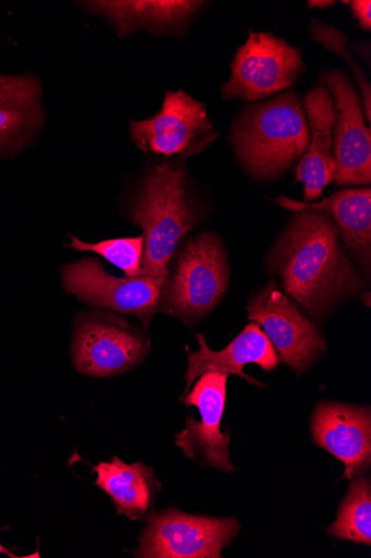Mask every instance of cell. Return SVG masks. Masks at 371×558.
Listing matches in <instances>:
<instances>
[{
	"label": "cell",
	"mask_w": 371,
	"mask_h": 558,
	"mask_svg": "<svg viewBox=\"0 0 371 558\" xmlns=\"http://www.w3.org/2000/svg\"><path fill=\"white\" fill-rule=\"evenodd\" d=\"M308 4H309L310 9H314V8L324 9V8H330V7L334 5L335 2H329V0H326V2H324V0H322V2H317V0H312V2H309Z\"/></svg>",
	"instance_id": "24"
},
{
	"label": "cell",
	"mask_w": 371,
	"mask_h": 558,
	"mask_svg": "<svg viewBox=\"0 0 371 558\" xmlns=\"http://www.w3.org/2000/svg\"><path fill=\"white\" fill-rule=\"evenodd\" d=\"M88 11L108 19L120 35L137 29L171 31L186 22L203 2L187 0H116V2H85Z\"/></svg>",
	"instance_id": "18"
},
{
	"label": "cell",
	"mask_w": 371,
	"mask_h": 558,
	"mask_svg": "<svg viewBox=\"0 0 371 558\" xmlns=\"http://www.w3.org/2000/svg\"><path fill=\"white\" fill-rule=\"evenodd\" d=\"M313 442L344 466L343 480H353L371 466V413L366 405L321 400L311 417Z\"/></svg>",
	"instance_id": "13"
},
{
	"label": "cell",
	"mask_w": 371,
	"mask_h": 558,
	"mask_svg": "<svg viewBox=\"0 0 371 558\" xmlns=\"http://www.w3.org/2000/svg\"><path fill=\"white\" fill-rule=\"evenodd\" d=\"M332 95L334 180L339 185H364L371 181V134L366 125L360 97L350 80L338 71L321 74Z\"/></svg>",
	"instance_id": "10"
},
{
	"label": "cell",
	"mask_w": 371,
	"mask_h": 558,
	"mask_svg": "<svg viewBox=\"0 0 371 558\" xmlns=\"http://www.w3.org/2000/svg\"><path fill=\"white\" fill-rule=\"evenodd\" d=\"M279 205L287 210L324 211L334 218V222L347 246L364 263L370 260L371 244V191L349 189L333 194L320 203L299 202L287 196L276 198Z\"/></svg>",
	"instance_id": "17"
},
{
	"label": "cell",
	"mask_w": 371,
	"mask_h": 558,
	"mask_svg": "<svg viewBox=\"0 0 371 558\" xmlns=\"http://www.w3.org/2000/svg\"><path fill=\"white\" fill-rule=\"evenodd\" d=\"M348 4L354 17L358 21L359 26L364 31L371 28V2L370 0H354V2H345Z\"/></svg>",
	"instance_id": "23"
},
{
	"label": "cell",
	"mask_w": 371,
	"mask_h": 558,
	"mask_svg": "<svg viewBox=\"0 0 371 558\" xmlns=\"http://www.w3.org/2000/svg\"><path fill=\"white\" fill-rule=\"evenodd\" d=\"M70 236L72 239L71 247L82 252L97 253V255L123 270L127 278L139 276L145 245L143 235L104 240L98 243H87L75 235Z\"/></svg>",
	"instance_id": "21"
},
{
	"label": "cell",
	"mask_w": 371,
	"mask_h": 558,
	"mask_svg": "<svg viewBox=\"0 0 371 558\" xmlns=\"http://www.w3.org/2000/svg\"><path fill=\"white\" fill-rule=\"evenodd\" d=\"M235 518L215 519L170 509L153 513L134 553L143 558H221L240 532Z\"/></svg>",
	"instance_id": "5"
},
{
	"label": "cell",
	"mask_w": 371,
	"mask_h": 558,
	"mask_svg": "<svg viewBox=\"0 0 371 558\" xmlns=\"http://www.w3.org/2000/svg\"><path fill=\"white\" fill-rule=\"evenodd\" d=\"M187 191L182 168L165 163L146 177L133 207V221L143 229L145 242L139 276L168 281V266L196 222Z\"/></svg>",
	"instance_id": "3"
},
{
	"label": "cell",
	"mask_w": 371,
	"mask_h": 558,
	"mask_svg": "<svg viewBox=\"0 0 371 558\" xmlns=\"http://www.w3.org/2000/svg\"><path fill=\"white\" fill-rule=\"evenodd\" d=\"M0 554H5L12 558L23 557V556H17V555L13 554L11 550H9L7 547H4L2 543H0Z\"/></svg>",
	"instance_id": "25"
},
{
	"label": "cell",
	"mask_w": 371,
	"mask_h": 558,
	"mask_svg": "<svg viewBox=\"0 0 371 558\" xmlns=\"http://www.w3.org/2000/svg\"><path fill=\"white\" fill-rule=\"evenodd\" d=\"M310 132L304 101L293 92L247 109L233 125V142L245 168L274 178L305 155Z\"/></svg>",
	"instance_id": "2"
},
{
	"label": "cell",
	"mask_w": 371,
	"mask_h": 558,
	"mask_svg": "<svg viewBox=\"0 0 371 558\" xmlns=\"http://www.w3.org/2000/svg\"><path fill=\"white\" fill-rule=\"evenodd\" d=\"M327 534L338 539L371 545V483L366 474L351 480L337 519Z\"/></svg>",
	"instance_id": "20"
},
{
	"label": "cell",
	"mask_w": 371,
	"mask_h": 558,
	"mask_svg": "<svg viewBox=\"0 0 371 558\" xmlns=\"http://www.w3.org/2000/svg\"><path fill=\"white\" fill-rule=\"evenodd\" d=\"M132 140L145 154L196 156L218 137L206 107L183 90L168 92L161 112L131 123Z\"/></svg>",
	"instance_id": "7"
},
{
	"label": "cell",
	"mask_w": 371,
	"mask_h": 558,
	"mask_svg": "<svg viewBox=\"0 0 371 558\" xmlns=\"http://www.w3.org/2000/svg\"><path fill=\"white\" fill-rule=\"evenodd\" d=\"M65 289L92 307L136 316L148 327L159 310L165 281L148 276L118 278L104 271L94 258L65 266Z\"/></svg>",
	"instance_id": "8"
},
{
	"label": "cell",
	"mask_w": 371,
	"mask_h": 558,
	"mask_svg": "<svg viewBox=\"0 0 371 558\" xmlns=\"http://www.w3.org/2000/svg\"><path fill=\"white\" fill-rule=\"evenodd\" d=\"M228 376L221 372L201 375L189 393L184 397L186 405H195L200 413V422L191 416L186 418V428L175 436L186 459L200 462L225 473L235 472L231 461V433L221 429L225 411Z\"/></svg>",
	"instance_id": "11"
},
{
	"label": "cell",
	"mask_w": 371,
	"mask_h": 558,
	"mask_svg": "<svg viewBox=\"0 0 371 558\" xmlns=\"http://www.w3.org/2000/svg\"><path fill=\"white\" fill-rule=\"evenodd\" d=\"M92 471L97 474L96 485L114 500L118 515L132 521L149 519L156 494L162 487L152 469L141 462L129 465L114 458L111 463H99Z\"/></svg>",
	"instance_id": "19"
},
{
	"label": "cell",
	"mask_w": 371,
	"mask_h": 558,
	"mask_svg": "<svg viewBox=\"0 0 371 558\" xmlns=\"http://www.w3.org/2000/svg\"><path fill=\"white\" fill-rule=\"evenodd\" d=\"M149 340L114 318L91 317L76 329L74 365L81 374L106 378L124 374L146 359Z\"/></svg>",
	"instance_id": "12"
},
{
	"label": "cell",
	"mask_w": 371,
	"mask_h": 558,
	"mask_svg": "<svg viewBox=\"0 0 371 558\" xmlns=\"http://www.w3.org/2000/svg\"><path fill=\"white\" fill-rule=\"evenodd\" d=\"M230 281L224 245L213 233H202L184 248L174 275L168 279L159 310L190 326L213 311Z\"/></svg>",
	"instance_id": "4"
},
{
	"label": "cell",
	"mask_w": 371,
	"mask_h": 558,
	"mask_svg": "<svg viewBox=\"0 0 371 558\" xmlns=\"http://www.w3.org/2000/svg\"><path fill=\"white\" fill-rule=\"evenodd\" d=\"M310 132L309 145L296 169V182L304 184V198L316 199L334 181L333 126L335 111L333 98L323 85L310 89L304 101Z\"/></svg>",
	"instance_id": "15"
},
{
	"label": "cell",
	"mask_w": 371,
	"mask_h": 558,
	"mask_svg": "<svg viewBox=\"0 0 371 558\" xmlns=\"http://www.w3.org/2000/svg\"><path fill=\"white\" fill-rule=\"evenodd\" d=\"M273 265L285 291L314 317L360 287L341 245L339 231L324 211L298 213L279 242Z\"/></svg>",
	"instance_id": "1"
},
{
	"label": "cell",
	"mask_w": 371,
	"mask_h": 558,
	"mask_svg": "<svg viewBox=\"0 0 371 558\" xmlns=\"http://www.w3.org/2000/svg\"><path fill=\"white\" fill-rule=\"evenodd\" d=\"M248 319L260 326L272 342L280 362L304 373L325 350L322 332L274 283L257 292L248 303Z\"/></svg>",
	"instance_id": "9"
},
{
	"label": "cell",
	"mask_w": 371,
	"mask_h": 558,
	"mask_svg": "<svg viewBox=\"0 0 371 558\" xmlns=\"http://www.w3.org/2000/svg\"><path fill=\"white\" fill-rule=\"evenodd\" d=\"M195 336L199 342V350L194 352L188 347L186 348L188 366L185 375L186 389L184 396L189 391L196 379L208 372L236 375L257 387H268L246 375L243 371L244 366L255 364L263 371L272 372L280 364V359L272 342L256 323L251 322L221 351L211 350L203 335L196 333Z\"/></svg>",
	"instance_id": "14"
},
{
	"label": "cell",
	"mask_w": 371,
	"mask_h": 558,
	"mask_svg": "<svg viewBox=\"0 0 371 558\" xmlns=\"http://www.w3.org/2000/svg\"><path fill=\"white\" fill-rule=\"evenodd\" d=\"M231 70V80L222 87L224 97L255 101L292 86L305 72V64L300 50L286 40L250 32Z\"/></svg>",
	"instance_id": "6"
},
{
	"label": "cell",
	"mask_w": 371,
	"mask_h": 558,
	"mask_svg": "<svg viewBox=\"0 0 371 558\" xmlns=\"http://www.w3.org/2000/svg\"><path fill=\"white\" fill-rule=\"evenodd\" d=\"M310 35L317 43H321L329 49L333 50L336 54L344 58L349 65L356 83L360 89L362 97V105L364 109L366 119L370 122L371 119V86L364 73L359 68L358 63L353 59L349 50L346 48L347 37L344 33L336 29L331 25L312 20L310 26Z\"/></svg>",
	"instance_id": "22"
},
{
	"label": "cell",
	"mask_w": 371,
	"mask_h": 558,
	"mask_svg": "<svg viewBox=\"0 0 371 558\" xmlns=\"http://www.w3.org/2000/svg\"><path fill=\"white\" fill-rule=\"evenodd\" d=\"M41 95L37 77L0 74V159L20 154L44 126Z\"/></svg>",
	"instance_id": "16"
}]
</instances>
